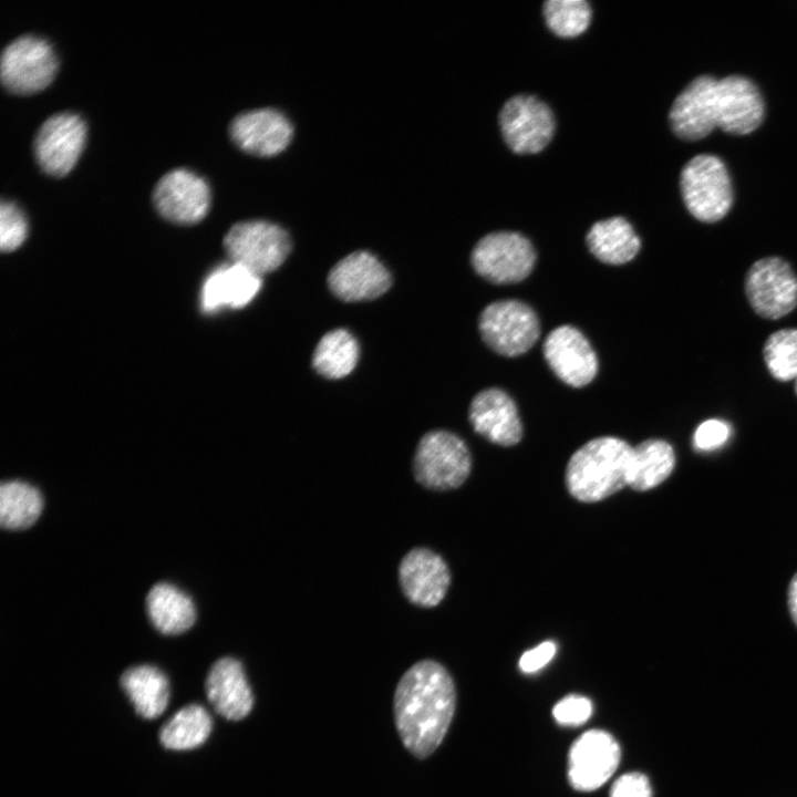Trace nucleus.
I'll return each mask as SVG.
<instances>
[{
    "instance_id": "obj_26",
    "label": "nucleus",
    "mask_w": 797,
    "mask_h": 797,
    "mask_svg": "<svg viewBox=\"0 0 797 797\" xmlns=\"http://www.w3.org/2000/svg\"><path fill=\"white\" fill-rule=\"evenodd\" d=\"M675 454L663 439L651 438L633 447L629 486L643 491L663 483L673 472Z\"/></svg>"
},
{
    "instance_id": "obj_21",
    "label": "nucleus",
    "mask_w": 797,
    "mask_h": 797,
    "mask_svg": "<svg viewBox=\"0 0 797 797\" xmlns=\"http://www.w3.org/2000/svg\"><path fill=\"white\" fill-rule=\"evenodd\" d=\"M205 689L214 710L226 720H242L252 708L253 695L244 667L234 658H221L211 665Z\"/></svg>"
},
{
    "instance_id": "obj_24",
    "label": "nucleus",
    "mask_w": 797,
    "mask_h": 797,
    "mask_svg": "<svg viewBox=\"0 0 797 797\" xmlns=\"http://www.w3.org/2000/svg\"><path fill=\"white\" fill-rule=\"evenodd\" d=\"M121 685L139 716L156 718L166 710L169 698L168 680L157 667H130L122 674Z\"/></svg>"
},
{
    "instance_id": "obj_12",
    "label": "nucleus",
    "mask_w": 797,
    "mask_h": 797,
    "mask_svg": "<svg viewBox=\"0 0 797 797\" xmlns=\"http://www.w3.org/2000/svg\"><path fill=\"white\" fill-rule=\"evenodd\" d=\"M86 139V126L71 112L50 116L34 138V155L41 169L50 176L62 177L76 164Z\"/></svg>"
},
{
    "instance_id": "obj_27",
    "label": "nucleus",
    "mask_w": 797,
    "mask_h": 797,
    "mask_svg": "<svg viewBox=\"0 0 797 797\" xmlns=\"http://www.w3.org/2000/svg\"><path fill=\"white\" fill-rule=\"evenodd\" d=\"M211 726L208 712L198 704H190L182 707L163 725L159 739L168 749H193L205 743Z\"/></svg>"
},
{
    "instance_id": "obj_17",
    "label": "nucleus",
    "mask_w": 797,
    "mask_h": 797,
    "mask_svg": "<svg viewBox=\"0 0 797 797\" xmlns=\"http://www.w3.org/2000/svg\"><path fill=\"white\" fill-rule=\"evenodd\" d=\"M391 282L387 269L365 250L348 255L328 275L330 290L346 302L375 299L387 291Z\"/></svg>"
},
{
    "instance_id": "obj_22",
    "label": "nucleus",
    "mask_w": 797,
    "mask_h": 797,
    "mask_svg": "<svg viewBox=\"0 0 797 797\" xmlns=\"http://www.w3.org/2000/svg\"><path fill=\"white\" fill-rule=\"evenodd\" d=\"M260 287V276L249 269L231 261L221 265L205 279L203 310L214 312L226 307L242 308L255 298Z\"/></svg>"
},
{
    "instance_id": "obj_3",
    "label": "nucleus",
    "mask_w": 797,
    "mask_h": 797,
    "mask_svg": "<svg viewBox=\"0 0 797 797\" xmlns=\"http://www.w3.org/2000/svg\"><path fill=\"white\" fill-rule=\"evenodd\" d=\"M680 185L686 208L700 221H718L732 207L731 176L716 155L692 157L682 168Z\"/></svg>"
},
{
    "instance_id": "obj_31",
    "label": "nucleus",
    "mask_w": 797,
    "mask_h": 797,
    "mask_svg": "<svg viewBox=\"0 0 797 797\" xmlns=\"http://www.w3.org/2000/svg\"><path fill=\"white\" fill-rule=\"evenodd\" d=\"M548 28L561 38L584 32L591 20V8L584 0H549L544 3Z\"/></svg>"
},
{
    "instance_id": "obj_5",
    "label": "nucleus",
    "mask_w": 797,
    "mask_h": 797,
    "mask_svg": "<svg viewBox=\"0 0 797 797\" xmlns=\"http://www.w3.org/2000/svg\"><path fill=\"white\" fill-rule=\"evenodd\" d=\"M231 262L261 276L279 268L291 250L288 232L266 220L234 225L224 239Z\"/></svg>"
},
{
    "instance_id": "obj_6",
    "label": "nucleus",
    "mask_w": 797,
    "mask_h": 797,
    "mask_svg": "<svg viewBox=\"0 0 797 797\" xmlns=\"http://www.w3.org/2000/svg\"><path fill=\"white\" fill-rule=\"evenodd\" d=\"M58 72V59L48 41L22 35L10 42L1 55V81L14 94H33L45 89Z\"/></svg>"
},
{
    "instance_id": "obj_20",
    "label": "nucleus",
    "mask_w": 797,
    "mask_h": 797,
    "mask_svg": "<svg viewBox=\"0 0 797 797\" xmlns=\"http://www.w3.org/2000/svg\"><path fill=\"white\" fill-rule=\"evenodd\" d=\"M469 421L476 433L494 444L511 446L522 436L516 404L500 389H486L475 395L469 406Z\"/></svg>"
},
{
    "instance_id": "obj_34",
    "label": "nucleus",
    "mask_w": 797,
    "mask_h": 797,
    "mask_svg": "<svg viewBox=\"0 0 797 797\" xmlns=\"http://www.w3.org/2000/svg\"><path fill=\"white\" fill-rule=\"evenodd\" d=\"M609 797H653L648 776L633 770L620 775L609 789Z\"/></svg>"
},
{
    "instance_id": "obj_38",
    "label": "nucleus",
    "mask_w": 797,
    "mask_h": 797,
    "mask_svg": "<svg viewBox=\"0 0 797 797\" xmlns=\"http://www.w3.org/2000/svg\"><path fill=\"white\" fill-rule=\"evenodd\" d=\"M795 393L797 395V377L795 379Z\"/></svg>"
},
{
    "instance_id": "obj_36",
    "label": "nucleus",
    "mask_w": 797,
    "mask_h": 797,
    "mask_svg": "<svg viewBox=\"0 0 797 797\" xmlns=\"http://www.w3.org/2000/svg\"><path fill=\"white\" fill-rule=\"evenodd\" d=\"M556 652L557 644L553 641H544L534 649L524 652L518 666L526 674L538 672L553 659Z\"/></svg>"
},
{
    "instance_id": "obj_7",
    "label": "nucleus",
    "mask_w": 797,
    "mask_h": 797,
    "mask_svg": "<svg viewBox=\"0 0 797 797\" xmlns=\"http://www.w3.org/2000/svg\"><path fill=\"white\" fill-rule=\"evenodd\" d=\"M479 332L496 353L518 356L526 353L539 338V321L534 310L519 300H499L480 313Z\"/></svg>"
},
{
    "instance_id": "obj_13",
    "label": "nucleus",
    "mask_w": 797,
    "mask_h": 797,
    "mask_svg": "<svg viewBox=\"0 0 797 797\" xmlns=\"http://www.w3.org/2000/svg\"><path fill=\"white\" fill-rule=\"evenodd\" d=\"M153 203L167 220L189 225L200 221L210 205L208 184L200 176L177 168L166 173L156 184Z\"/></svg>"
},
{
    "instance_id": "obj_37",
    "label": "nucleus",
    "mask_w": 797,
    "mask_h": 797,
    "mask_svg": "<svg viewBox=\"0 0 797 797\" xmlns=\"http://www.w3.org/2000/svg\"><path fill=\"white\" fill-rule=\"evenodd\" d=\"M787 601L790 617L794 623L797 625V572L794 575L789 582Z\"/></svg>"
},
{
    "instance_id": "obj_32",
    "label": "nucleus",
    "mask_w": 797,
    "mask_h": 797,
    "mask_svg": "<svg viewBox=\"0 0 797 797\" xmlns=\"http://www.w3.org/2000/svg\"><path fill=\"white\" fill-rule=\"evenodd\" d=\"M27 237V220L20 208L12 201L0 205V247L2 251L17 249Z\"/></svg>"
},
{
    "instance_id": "obj_8",
    "label": "nucleus",
    "mask_w": 797,
    "mask_h": 797,
    "mask_svg": "<svg viewBox=\"0 0 797 797\" xmlns=\"http://www.w3.org/2000/svg\"><path fill=\"white\" fill-rule=\"evenodd\" d=\"M744 289L749 306L764 319H780L797 307V275L780 257L756 260L745 275Z\"/></svg>"
},
{
    "instance_id": "obj_33",
    "label": "nucleus",
    "mask_w": 797,
    "mask_h": 797,
    "mask_svg": "<svg viewBox=\"0 0 797 797\" xmlns=\"http://www.w3.org/2000/svg\"><path fill=\"white\" fill-rule=\"evenodd\" d=\"M592 713V702L579 694L565 696L552 707L555 721L562 726H580L589 721Z\"/></svg>"
},
{
    "instance_id": "obj_9",
    "label": "nucleus",
    "mask_w": 797,
    "mask_h": 797,
    "mask_svg": "<svg viewBox=\"0 0 797 797\" xmlns=\"http://www.w3.org/2000/svg\"><path fill=\"white\" fill-rule=\"evenodd\" d=\"M475 271L498 284L516 283L531 272L536 252L530 241L514 231H497L483 237L470 256Z\"/></svg>"
},
{
    "instance_id": "obj_25",
    "label": "nucleus",
    "mask_w": 797,
    "mask_h": 797,
    "mask_svg": "<svg viewBox=\"0 0 797 797\" xmlns=\"http://www.w3.org/2000/svg\"><path fill=\"white\" fill-rule=\"evenodd\" d=\"M146 609L153 625L164 634H178L195 622L192 599L169 583H156L146 597Z\"/></svg>"
},
{
    "instance_id": "obj_1",
    "label": "nucleus",
    "mask_w": 797,
    "mask_h": 797,
    "mask_svg": "<svg viewBox=\"0 0 797 797\" xmlns=\"http://www.w3.org/2000/svg\"><path fill=\"white\" fill-rule=\"evenodd\" d=\"M456 707V689L438 662L414 663L400 679L393 700L395 726L405 748L417 758L444 739Z\"/></svg>"
},
{
    "instance_id": "obj_14",
    "label": "nucleus",
    "mask_w": 797,
    "mask_h": 797,
    "mask_svg": "<svg viewBox=\"0 0 797 797\" xmlns=\"http://www.w3.org/2000/svg\"><path fill=\"white\" fill-rule=\"evenodd\" d=\"M765 104L757 85L747 76L731 74L718 79L715 96L716 126L743 135L763 121Z\"/></svg>"
},
{
    "instance_id": "obj_16",
    "label": "nucleus",
    "mask_w": 797,
    "mask_h": 797,
    "mask_svg": "<svg viewBox=\"0 0 797 797\" xmlns=\"http://www.w3.org/2000/svg\"><path fill=\"white\" fill-rule=\"evenodd\" d=\"M398 581L411 603L433 608L444 599L451 583V573L439 555L428 548L416 547L402 558Z\"/></svg>"
},
{
    "instance_id": "obj_10",
    "label": "nucleus",
    "mask_w": 797,
    "mask_h": 797,
    "mask_svg": "<svg viewBox=\"0 0 797 797\" xmlns=\"http://www.w3.org/2000/svg\"><path fill=\"white\" fill-rule=\"evenodd\" d=\"M621 760V747L604 729H588L577 737L568 752L567 777L577 791H593L615 773Z\"/></svg>"
},
{
    "instance_id": "obj_19",
    "label": "nucleus",
    "mask_w": 797,
    "mask_h": 797,
    "mask_svg": "<svg viewBox=\"0 0 797 797\" xmlns=\"http://www.w3.org/2000/svg\"><path fill=\"white\" fill-rule=\"evenodd\" d=\"M289 120L273 108H257L237 115L229 127L230 137L242 151L256 156H273L291 142Z\"/></svg>"
},
{
    "instance_id": "obj_23",
    "label": "nucleus",
    "mask_w": 797,
    "mask_h": 797,
    "mask_svg": "<svg viewBox=\"0 0 797 797\" xmlns=\"http://www.w3.org/2000/svg\"><path fill=\"white\" fill-rule=\"evenodd\" d=\"M586 241L591 253L609 265H622L632 260L641 247L640 238L623 217L596 222Z\"/></svg>"
},
{
    "instance_id": "obj_18",
    "label": "nucleus",
    "mask_w": 797,
    "mask_h": 797,
    "mask_svg": "<svg viewBox=\"0 0 797 797\" xmlns=\"http://www.w3.org/2000/svg\"><path fill=\"white\" fill-rule=\"evenodd\" d=\"M718 79L694 77L675 97L669 120L675 135L686 141L707 136L716 127L715 95Z\"/></svg>"
},
{
    "instance_id": "obj_30",
    "label": "nucleus",
    "mask_w": 797,
    "mask_h": 797,
    "mask_svg": "<svg viewBox=\"0 0 797 797\" xmlns=\"http://www.w3.org/2000/svg\"><path fill=\"white\" fill-rule=\"evenodd\" d=\"M763 358L770 375L782 382L797 377V329L785 328L768 335Z\"/></svg>"
},
{
    "instance_id": "obj_29",
    "label": "nucleus",
    "mask_w": 797,
    "mask_h": 797,
    "mask_svg": "<svg viewBox=\"0 0 797 797\" xmlns=\"http://www.w3.org/2000/svg\"><path fill=\"white\" fill-rule=\"evenodd\" d=\"M40 491L20 480L3 482L0 486V522L6 529L30 527L42 511Z\"/></svg>"
},
{
    "instance_id": "obj_35",
    "label": "nucleus",
    "mask_w": 797,
    "mask_h": 797,
    "mask_svg": "<svg viewBox=\"0 0 797 797\" xmlns=\"http://www.w3.org/2000/svg\"><path fill=\"white\" fill-rule=\"evenodd\" d=\"M731 435L729 426L721 420H707L694 432L693 442L697 449L713 451L726 443Z\"/></svg>"
},
{
    "instance_id": "obj_15",
    "label": "nucleus",
    "mask_w": 797,
    "mask_h": 797,
    "mask_svg": "<svg viewBox=\"0 0 797 797\" xmlns=\"http://www.w3.org/2000/svg\"><path fill=\"white\" fill-rule=\"evenodd\" d=\"M545 359L553 373L566 384L582 387L598 372L597 355L586 337L575 327L553 329L544 342Z\"/></svg>"
},
{
    "instance_id": "obj_2",
    "label": "nucleus",
    "mask_w": 797,
    "mask_h": 797,
    "mask_svg": "<svg viewBox=\"0 0 797 797\" xmlns=\"http://www.w3.org/2000/svg\"><path fill=\"white\" fill-rule=\"evenodd\" d=\"M633 447L625 441L593 438L570 457L566 469L569 493L583 503H596L629 486Z\"/></svg>"
},
{
    "instance_id": "obj_11",
    "label": "nucleus",
    "mask_w": 797,
    "mask_h": 797,
    "mask_svg": "<svg viewBox=\"0 0 797 797\" xmlns=\"http://www.w3.org/2000/svg\"><path fill=\"white\" fill-rule=\"evenodd\" d=\"M503 137L517 154L542 151L555 132V117L549 106L532 95L509 99L499 113Z\"/></svg>"
},
{
    "instance_id": "obj_4",
    "label": "nucleus",
    "mask_w": 797,
    "mask_h": 797,
    "mask_svg": "<svg viewBox=\"0 0 797 797\" xmlns=\"http://www.w3.org/2000/svg\"><path fill=\"white\" fill-rule=\"evenodd\" d=\"M470 467V453L463 439L441 429L422 436L413 458L416 482L433 490L459 487L467 479Z\"/></svg>"
},
{
    "instance_id": "obj_28",
    "label": "nucleus",
    "mask_w": 797,
    "mask_h": 797,
    "mask_svg": "<svg viewBox=\"0 0 797 797\" xmlns=\"http://www.w3.org/2000/svg\"><path fill=\"white\" fill-rule=\"evenodd\" d=\"M359 358L355 338L344 329L324 334L312 355L314 370L327 379H341L352 372Z\"/></svg>"
}]
</instances>
